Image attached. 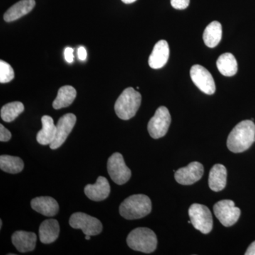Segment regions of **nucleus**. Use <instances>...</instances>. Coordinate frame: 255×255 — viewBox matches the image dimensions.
Instances as JSON below:
<instances>
[{
    "mask_svg": "<svg viewBox=\"0 0 255 255\" xmlns=\"http://www.w3.org/2000/svg\"><path fill=\"white\" fill-rule=\"evenodd\" d=\"M255 142V124L253 121L240 122L230 132L227 146L235 153L245 152Z\"/></svg>",
    "mask_w": 255,
    "mask_h": 255,
    "instance_id": "obj_1",
    "label": "nucleus"
},
{
    "mask_svg": "<svg viewBox=\"0 0 255 255\" xmlns=\"http://www.w3.org/2000/svg\"><path fill=\"white\" fill-rule=\"evenodd\" d=\"M152 211V202L148 196L135 194L128 197L121 204L119 213L127 220L140 219L145 217Z\"/></svg>",
    "mask_w": 255,
    "mask_h": 255,
    "instance_id": "obj_2",
    "label": "nucleus"
},
{
    "mask_svg": "<svg viewBox=\"0 0 255 255\" xmlns=\"http://www.w3.org/2000/svg\"><path fill=\"white\" fill-rule=\"evenodd\" d=\"M141 95L132 87L124 90L114 106L116 114L122 120H129L135 117L141 104Z\"/></svg>",
    "mask_w": 255,
    "mask_h": 255,
    "instance_id": "obj_3",
    "label": "nucleus"
},
{
    "mask_svg": "<svg viewBox=\"0 0 255 255\" xmlns=\"http://www.w3.org/2000/svg\"><path fill=\"white\" fill-rule=\"evenodd\" d=\"M127 242L130 249L147 254L153 253L157 246L155 233L147 228L132 230L128 236Z\"/></svg>",
    "mask_w": 255,
    "mask_h": 255,
    "instance_id": "obj_4",
    "label": "nucleus"
},
{
    "mask_svg": "<svg viewBox=\"0 0 255 255\" xmlns=\"http://www.w3.org/2000/svg\"><path fill=\"white\" fill-rule=\"evenodd\" d=\"M189 216L191 224L203 234H209L213 229V217L211 211L202 204H194L189 207Z\"/></svg>",
    "mask_w": 255,
    "mask_h": 255,
    "instance_id": "obj_5",
    "label": "nucleus"
},
{
    "mask_svg": "<svg viewBox=\"0 0 255 255\" xmlns=\"http://www.w3.org/2000/svg\"><path fill=\"white\" fill-rule=\"evenodd\" d=\"M107 170L111 179L119 185L126 184L131 177V171L125 163L123 155L115 152L107 162Z\"/></svg>",
    "mask_w": 255,
    "mask_h": 255,
    "instance_id": "obj_6",
    "label": "nucleus"
},
{
    "mask_svg": "<svg viewBox=\"0 0 255 255\" xmlns=\"http://www.w3.org/2000/svg\"><path fill=\"white\" fill-rule=\"evenodd\" d=\"M69 223L72 228L82 230L84 234L90 236H97L103 229L100 220L85 213H75L70 216Z\"/></svg>",
    "mask_w": 255,
    "mask_h": 255,
    "instance_id": "obj_7",
    "label": "nucleus"
},
{
    "mask_svg": "<svg viewBox=\"0 0 255 255\" xmlns=\"http://www.w3.org/2000/svg\"><path fill=\"white\" fill-rule=\"evenodd\" d=\"M171 120L170 114L167 108L165 107H159L147 124V130L150 136L154 139L164 136L168 131Z\"/></svg>",
    "mask_w": 255,
    "mask_h": 255,
    "instance_id": "obj_8",
    "label": "nucleus"
},
{
    "mask_svg": "<svg viewBox=\"0 0 255 255\" xmlns=\"http://www.w3.org/2000/svg\"><path fill=\"white\" fill-rule=\"evenodd\" d=\"M215 216L225 227H231L236 223L241 216V209L232 200H222L214 206Z\"/></svg>",
    "mask_w": 255,
    "mask_h": 255,
    "instance_id": "obj_9",
    "label": "nucleus"
},
{
    "mask_svg": "<svg viewBox=\"0 0 255 255\" xmlns=\"http://www.w3.org/2000/svg\"><path fill=\"white\" fill-rule=\"evenodd\" d=\"M190 76L193 82L201 92L211 95L216 92V85L212 75L204 67L194 65L191 67Z\"/></svg>",
    "mask_w": 255,
    "mask_h": 255,
    "instance_id": "obj_10",
    "label": "nucleus"
},
{
    "mask_svg": "<svg viewBox=\"0 0 255 255\" xmlns=\"http://www.w3.org/2000/svg\"><path fill=\"white\" fill-rule=\"evenodd\" d=\"M76 122V117L73 114H66L60 118L56 125V134L54 140L50 145L52 150L58 149L63 145L73 130Z\"/></svg>",
    "mask_w": 255,
    "mask_h": 255,
    "instance_id": "obj_11",
    "label": "nucleus"
},
{
    "mask_svg": "<svg viewBox=\"0 0 255 255\" xmlns=\"http://www.w3.org/2000/svg\"><path fill=\"white\" fill-rule=\"evenodd\" d=\"M204 166L199 162H191L187 167L178 169L174 178L179 184L191 185L200 180L204 174Z\"/></svg>",
    "mask_w": 255,
    "mask_h": 255,
    "instance_id": "obj_12",
    "label": "nucleus"
},
{
    "mask_svg": "<svg viewBox=\"0 0 255 255\" xmlns=\"http://www.w3.org/2000/svg\"><path fill=\"white\" fill-rule=\"evenodd\" d=\"M111 192L110 182L107 178L99 177L95 184H87L85 187V194L90 200L102 201L105 200Z\"/></svg>",
    "mask_w": 255,
    "mask_h": 255,
    "instance_id": "obj_13",
    "label": "nucleus"
},
{
    "mask_svg": "<svg viewBox=\"0 0 255 255\" xmlns=\"http://www.w3.org/2000/svg\"><path fill=\"white\" fill-rule=\"evenodd\" d=\"M169 48L168 43L164 40H160L154 46L152 53L149 57L148 64L151 68H163L168 61Z\"/></svg>",
    "mask_w": 255,
    "mask_h": 255,
    "instance_id": "obj_14",
    "label": "nucleus"
},
{
    "mask_svg": "<svg viewBox=\"0 0 255 255\" xmlns=\"http://www.w3.org/2000/svg\"><path fill=\"white\" fill-rule=\"evenodd\" d=\"M32 209L43 216L53 217L59 211V205L55 199L50 196H40L31 201Z\"/></svg>",
    "mask_w": 255,
    "mask_h": 255,
    "instance_id": "obj_15",
    "label": "nucleus"
},
{
    "mask_svg": "<svg viewBox=\"0 0 255 255\" xmlns=\"http://www.w3.org/2000/svg\"><path fill=\"white\" fill-rule=\"evenodd\" d=\"M37 237L34 233L18 231L13 233L11 241L16 250L25 253L33 251L36 248Z\"/></svg>",
    "mask_w": 255,
    "mask_h": 255,
    "instance_id": "obj_16",
    "label": "nucleus"
},
{
    "mask_svg": "<svg viewBox=\"0 0 255 255\" xmlns=\"http://www.w3.org/2000/svg\"><path fill=\"white\" fill-rule=\"evenodd\" d=\"M36 5L35 0H21L11 6L4 15L6 22H11L22 17L31 11Z\"/></svg>",
    "mask_w": 255,
    "mask_h": 255,
    "instance_id": "obj_17",
    "label": "nucleus"
},
{
    "mask_svg": "<svg viewBox=\"0 0 255 255\" xmlns=\"http://www.w3.org/2000/svg\"><path fill=\"white\" fill-rule=\"evenodd\" d=\"M42 129L36 135L37 142L42 145H50L54 140L56 134V126L53 119L49 116H43L41 118Z\"/></svg>",
    "mask_w": 255,
    "mask_h": 255,
    "instance_id": "obj_18",
    "label": "nucleus"
},
{
    "mask_svg": "<svg viewBox=\"0 0 255 255\" xmlns=\"http://www.w3.org/2000/svg\"><path fill=\"white\" fill-rule=\"evenodd\" d=\"M227 182V169L223 164H216L210 171L209 185L211 190L222 191L225 189Z\"/></svg>",
    "mask_w": 255,
    "mask_h": 255,
    "instance_id": "obj_19",
    "label": "nucleus"
},
{
    "mask_svg": "<svg viewBox=\"0 0 255 255\" xmlns=\"http://www.w3.org/2000/svg\"><path fill=\"white\" fill-rule=\"evenodd\" d=\"M59 234V223L56 220H46L40 226V241L43 244H50V243H54L58 239Z\"/></svg>",
    "mask_w": 255,
    "mask_h": 255,
    "instance_id": "obj_20",
    "label": "nucleus"
},
{
    "mask_svg": "<svg viewBox=\"0 0 255 255\" xmlns=\"http://www.w3.org/2000/svg\"><path fill=\"white\" fill-rule=\"evenodd\" d=\"M77 97V91L73 87L65 85L60 87L56 98L53 101V107L55 110L65 108L73 103Z\"/></svg>",
    "mask_w": 255,
    "mask_h": 255,
    "instance_id": "obj_21",
    "label": "nucleus"
},
{
    "mask_svg": "<svg viewBox=\"0 0 255 255\" xmlns=\"http://www.w3.org/2000/svg\"><path fill=\"white\" fill-rule=\"evenodd\" d=\"M206 46L209 48L217 46L222 38V26L219 21H213L209 23L203 35Z\"/></svg>",
    "mask_w": 255,
    "mask_h": 255,
    "instance_id": "obj_22",
    "label": "nucleus"
},
{
    "mask_svg": "<svg viewBox=\"0 0 255 255\" xmlns=\"http://www.w3.org/2000/svg\"><path fill=\"white\" fill-rule=\"evenodd\" d=\"M216 65L220 73L226 77L234 76L238 72V63L232 53H226L219 57Z\"/></svg>",
    "mask_w": 255,
    "mask_h": 255,
    "instance_id": "obj_23",
    "label": "nucleus"
},
{
    "mask_svg": "<svg viewBox=\"0 0 255 255\" xmlns=\"http://www.w3.org/2000/svg\"><path fill=\"white\" fill-rule=\"evenodd\" d=\"M24 167L22 159L18 157L11 155L0 156V169L9 174L21 172Z\"/></svg>",
    "mask_w": 255,
    "mask_h": 255,
    "instance_id": "obj_24",
    "label": "nucleus"
},
{
    "mask_svg": "<svg viewBox=\"0 0 255 255\" xmlns=\"http://www.w3.org/2000/svg\"><path fill=\"white\" fill-rule=\"evenodd\" d=\"M24 111V106L20 102H13L3 106L1 118L5 122H13Z\"/></svg>",
    "mask_w": 255,
    "mask_h": 255,
    "instance_id": "obj_25",
    "label": "nucleus"
},
{
    "mask_svg": "<svg viewBox=\"0 0 255 255\" xmlns=\"http://www.w3.org/2000/svg\"><path fill=\"white\" fill-rule=\"evenodd\" d=\"M14 71L9 63L0 60V82L1 84L8 83L14 78Z\"/></svg>",
    "mask_w": 255,
    "mask_h": 255,
    "instance_id": "obj_26",
    "label": "nucleus"
},
{
    "mask_svg": "<svg viewBox=\"0 0 255 255\" xmlns=\"http://www.w3.org/2000/svg\"><path fill=\"white\" fill-rule=\"evenodd\" d=\"M190 3V0H171V5L176 9H185Z\"/></svg>",
    "mask_w": 255,
    "mask_h": 255,
    "instance_id": "obj_27",
    "label": "nucleus"
},
{
    "mask_svg": "<svg viewBox=\"0 0 255 255\" xmlns=\"http://www.w3.org/2000/svg\"><path fill=\"white\" fill-rule=\"evenodd\" d=\"M11 137V134L9 130H7L2 124H0V141H9Z\"/></svg>",
    "mask_w": 255,
    "mask_h": 255,
    "instance_id": "obj_28",
    "label": "nucleus"
},
{
    "mask_svg": "<svg viewBox=\"0 0 255 255\" xmlns=\"http://www.w3.org/2000/svg\"><path fill=\"white\" fill-rule=\"evenodd\" d=\"M73 52L74 50L73 48H70V47H68V48L65 49V60H66L68 63H72L73 62Z\"/></svg>",
    "mask_w": 255,
    "mask_h": 255,
    "instance_id": "obj_29",
    "label": "nucleus"
},
{
    "mask_svg": "<svg viewBox=\"0 0 255 255\" xmlns=\"http://www.w3.org/2000/svg\"><path fill=\"white\" fill-rule=\"evenodd\" d=\"M78 55L79 59L80 60L84 61V60H86L87 53V50L85 49V47H79L78 49Z\"/></svg>",
    "mask_w": 255,
    "mask_h": 255,
    "instance_id": "obj_30",
    "label": "nucleus"
},
{
    "mask_svg": "<svg viewBox=\"0 0 255 255\" xmlns=\"http://www.w3.org/2000/svg\"><path fill=\"white\" fill-rule=\"evenodd\" d=\"M246 255H255V241L249 246V248L247 250L246 253H245Z\"/></svg>",
    "mask_w": 255,
    "mask_h": 255,
    "instance_id": "obj_31",
    "label": "nucleus"
},
{
    "mask_svg": "<svg viewBox=\"0 0 255 255\" xmlns=\"http://www.w3.org/2000/svg\"><path fill=\"white\" fill-rule=\"evenodd\" d=\"M125 4H131V3L135 2L136 0H122Z\"/></svg>",
    "mask_w": 255,
    "mask_h": 255,
    "instance_id": "obj_32",
    "label": "nucleus"
},
{
    "mask_svg": "<svg viewBox=\"0 0 255 255\" xmlns=\"http://www.w3.org/2000/svg\"><path fill=\"white\" fill-rule=\"evenodd\" d=\"M90 238H91V236H88V235H86V236H85V239L86 240H90Z\"/></svg>",
    "mask_w": 255,
    "mask_h": 255,
    "instance_id": "obj_33",
    "label": "nucleus"
},
{
    "mask_svg": "<svg viewBox=\"0 0 255 255\" xmlns=\"http://www.w3.org/2000/svg\"><path fill=\"white\" fill-rule=\"evenodd\" d=\"M1 226H2V221H1H1H0V228H1Z\"/></svg>",
    "mask_w": 255,
    "mask_h": 255,
    "instance_id": "obj_34",
    "label": "nucleus"
}]
</instances>
